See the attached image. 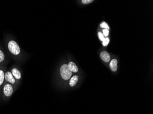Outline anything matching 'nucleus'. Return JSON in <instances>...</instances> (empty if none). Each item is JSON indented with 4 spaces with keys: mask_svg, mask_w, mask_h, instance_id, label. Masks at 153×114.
I'll list each match as a JSON object with an SVG mask.
<instances>
[{
    "mask_svg": "<svg viewBox=\"0 0 153 114\" xmlns=\"http://www.w3.org/2000/svg\"><path fill=\"white\" fill-rule=\"evenodd\" d=\"M17 81L12 74L11 71H7L5 73V82L9 83L15 87Z\"/></svg>",
    "mask_w": 153,
    "mask_h": 114,
    "instance_id": "4",
    "label": "nucleus"
},
{
    "mask_svg": "<svg viewBox=\"0 0 153 114\" xmlns=\"http://www.w3.org/2000/svg\"><path fill=\"white\" fill-rule=\"evenodd\" d=\"M8 50L11 54L14 55H18L20 53V49L17 42L14 40H11L7 44Z\"/></svg>",
    "mask_w": 153,
    "mask_h": 114,
    "instance_id": "3",
    "label": "nucleus"
},
{
    "mask_svg": "<svg viewBox=\"0 0 153 114\" xmlns=\"http://www.w3.org/2000/svg\"><path fill=\"white\" fill-rule=\"evenodd\" d=\"M117 60L116 59H113L110 63V68L113 72H116L117 69Z\"/></svg>",
    "mask_w": 153,
    "mask_h": 114,
    "instance_id": "9",
    "label": "nucleus"
},
{
    "mask_svg": "<svg viewBox=\"0 0 153 114\" xmlns=\"http://www.w3.org/2000/svg\"><path fill=\"white\" fill-rule=\"evenodd\" d=\"M110 42V39L108 38H105L104 41H103V45L104 46H106L108 45Z\"/></svg>",
    "mask_w": 153,
    "mask_h": 114,
    "instance_id": "12",
    "label": "nucleus"
},
{
    "mask_svg": "<svg viewBox=\"0 0 153 114\" xmlns=\"http://www.w3.org/2000/svg\"><path fill=\"white\" fill-rule=\"evenodd\" d=\"M11 72L13 76V77H14L15 79L17 81L21 79L22 74H21V73L20 71L18 68H12Z\"/></svg>",
    "mask_w": 153,
    "mask_h": 114,
    "instance_id": "5",
    "label": "nucleus"
},
{
    "mask_svg": "<svg viewBox=\"0 0 153 114\" xmlns=\"http://www.w3.org/2000/svg\"><path fill=\"white\" fill-rule=\"evenodd\" d=\"M93 1L92 0H82V2L83 4H88V3H91Z\"/></svg>",
    "mask_w": 153,
    "mask_h": 114,
    "instance_id": "16",
    "label": "nucleus"
},
{
    "mask_svg": "<svg viewBox=\"0 0 153 114\" xmlns=\"http://www.w3.org/2000/svg\"><path fill=\"white\" fill-rule=\"evenodd\" d=\"M100 27H102V28H105V29H107L109 30L110 29V27L108 26V24H107L106 23H105V22H103L102 24H100Z\"/></svg>",
    "mask_w": 153,
    "mask_h": 114,
    "instance_id": "13",
    "label": "nucleus"
},
{
    "mask_svg": "<svg viewBox=\"0 0 153 114\" xmlns=\"http://www.w3.org/2000/svg\"><path fill=\"white\" fill-rule=\"evenodd\" d=\"M103 35H104L106 37L108 36V35H109V30L107 29H103Z\"/></svg>",
    "mask_w": 153,
    "mask_h": 114,
    "instance_id": "14",
    "label": "nucleus"
},
{
    "mask_svg": "<svg viewBox=\"0 0 153 114\" xmlns=\"http://www.w3.org/2000/svg\"><path fill=\"white\" fill-rule=\"evenodd\" d=\"M5 56L4 53L0 50V63H2L5 60Z\"/></svg>",
    "mask_w": 153,
    "mask_h": 114,
    "instance_id": "11",
    "label": "nucleus"
},
{
    "mask_svg": "<svg viewBox=\"0 0 153 114\" xmlns=\"http://www.w3.org/2000/svg\"><path fill=\"white\" fill-rule=\"evenodd\" d=\"M98 37L99 39H100L101 41H102V42L104 41V39L105 38H104V35H103V34H102L101 32H98Z\"/></svg>",
    "mask_w": 153,
    "mask_h": 114,
    "instance_id": "15",
    "label": "nucleus"
},
{
    "mask_svg": "<svg viewBox=\"0 0 153 114\" xmlns=\"http://www.w3.org/2000/svg\"><path fill=\"white\" fill-rule=\"evenodd\" d=\"M79 80V77L77 75H74L71 78L69 81V85L71 87H74L76 85Z\"/></svg>",
    "mask_w": 153,
    "mask_h": 114,
    "instance_id": "10",
    "label": "nucleus"
},
{
    "mask_svg": "<svg viewBox=\"0 0 153 114\" xmlns=\"http://www.w3.org/2000/svg\"><path fill=\"white\" fill-rule=\"evenodd\" d=\"M60 73L62 79L65 80L70 79L72 75V72L70 70L67 64H64L61 66Z\"/></svg>",
    "mask_w": 153,
    "mask_h": 114,
    "instance_id": "2",
    "label": "nucleus"
},
{
    "mask_svg": "<svg viewBox=\"0 0 153 114\" xmlns=\"http://www.w3.org/2000/svg\"><path fill=\"white\" fill-rule=\"evenodd\" d=\"M14 91V87L9 83L5 82L2 87V98L8 99L12 96Z\"/></svg>",
    "mask_w": 153,
    "mask_h": 114,
    "instance_id": "1",
    "label": "nucleus"
},
{
    "mask_svg": "<svg viewBox=\"0 0 153 114\" xmlns=\"http://www.w3.org/2000/svg\"><path fill=\"white\" fill-rule=\"evenodd\" d=\"M68 66L69 68L72 72L77 73L79 71V68H78V67L73 62H70L69 63Z\"/></svg>",
    "mask_w": 153,
    "mask_h": 114,
    "instance_id": "8",
    "label": "nucleus"
},
{
    "mask_svg": "<svg viewBox=\"0 0 153 114\" xmlns=\"http://www.w3.org/2000/svg\"><path fill=\"white\" fill-rule=\"evenodd\" d=\"M100 57L102 60H103L104 62H108L110 61V59H111V57H110V54L109 53H107V52L105 51H103L101 52L100 54Z\"/></svg>",
    "mask_w": 153,
    "mask_h": 114,
    "instance_id": "7",
    "label": "nucleus"
},
{
    "mask_svg": "<svg viewBox=\"0 0 153 114\" xmlns=\"http://www.w3.org/2000/svg\"><path fill=\"white\" fill-rule=\"evenodd\" d=\"M5 73L4 68H0V90L5 83Z\"/></svg>",
    "mask_w": 153,
    "mask_h": 114,
    "instance_id": "6",
    "label": "nucleus"
}]
</instances>
